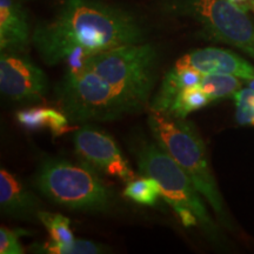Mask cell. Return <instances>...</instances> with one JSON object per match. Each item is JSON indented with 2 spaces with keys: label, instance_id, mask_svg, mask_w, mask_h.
Returning a JSON list of instances; mask_svg holds the SVG:
<instances>
[{
  "label": "cell",
  "instance_id": "obj_16",
  "mask_svg": "<svg viewBox=\"0 0 254 254\" xmlns=\"http://www.w3.org/2000/svg\"><path fill=\"white\" fill-rule=\"evenodd\" d=\"M209 103L212 101L207 94L199 87L198 84H195L179 92L168 114L176 118L186 119L189 114L204 109Z\"/></svg>",
  "mask_w": 254,
  "mask_h": 254
},
{
  "label": "cell",
  "instance_id": "obj_19",
  "mask_svg": "<svg viewBox=\"0 0 254 254\" xmlns=\"http://www.w3.org/2000/svg\"><path fill=\"white\" fill-rule=\"evenodd\" d=\"M38 219L46 228L50 240L60 244H71L75 240L71 230V220L65 215L59 213L40 211Z\"/></svg>",
  "mask_w": 254,
  "mask_h": 254
},
{
  "label": "cell",
  "instance_id": "obj_25",
  "mask_svg": "<svg viewBox=\"0 0 254 254\" xmlns=\"http://www.w3.org/2000/svg\"><path fill=\"white\" fill-rule=\"evenodd\" d=\"M21 1H25V0H21Z\"/></svg>",
  "mask_w": 254,
  "mask_h": 254
},
{
  "label": "cell",
  "instance_id": "obj_8",
  "mask_svg": "<svg viewBox=\"0 0 254 254\" xmlns=\"http://www.w3.org/2000/svg\"><path fill=\"white\" fill-rule=\"evenodd\" d=\"M75 153L84 163L98 172L129 183L135 178L134 171L114 139L101 129L84 125L72 135Z\"/></svg>",
  "mask_w": 254,
  "mask_h": 254
},
{
  "label": "cell",
  "instance_id": "obj_15",
  "mask_svg": "<svg viewBox=\"0 0 254 254\" xmlns=\"http://www.w3.org/2000/svg\"><path fill=\"white\" fill-rule=\"evenodd\" d=\"M241 79L231 74L205 73L198 82L199 87L207 94L211 101L233 97L241 88Z\"/></svg>",
  "mask_w": 254,
  "mask_h": 254
},
{
  "label": "cell",
  "instance_id": "obj_3",
  "mask_svg": "<svg viewBox=\"0 0 254 254\" xmlns=\"http://www.w3.org/2000/svg\"><path fill=\"white\" fill-rule=\"evenodd\" d=\"M34 186L57 205L80 212L105 213L113 205V192L98 171L86 163L49 158L40 164Z\"/></svg>",
  "mask_w": 254,
  "mask_h": 254
},
{
  "label": "cell",
  "instance_id": "obj_20",
  "mask_svg": "<svg viewBox=\"0 0 254 254\" xmlns=\"http://www.w3.org/2000/svg\"><path fill=\"white\" fill-rule=\"evenodd\" d=\"M236 103V120L241 126H254V90L243 88L233 95Z\"/></svg>",
  "mask_w": 254,
  "mask_h": 254
},
{
  "label": "cell",
  "instance_id": "obj_22",
  "mask_svg": "<svg viewBox=\"0 0 254 254\" xmlns=\"http://www.w3.org/2000/svg\"><path fill=\"white\" fill-rule=\"evenodd\" d=\"M231 1L237 4L238 6H240V7L245 9V11H252L253 9L252 0H231Z\"/></svg>",
  "mask_w": 254,
  "mask_h": 254
},
{
  "label": "cell",
  "instance_id": "obj_1",
  "mask_svg": "<svg viewBox=\"0 0 254 254\" xmlns=\"http://www.w3.org/2000/svg\"><path fill=\"white\" fill-rule=\"evenodd\" d=\"M138 18L101 0H64L50 19L32 31V44L46 65L74 68L90 57L116 47L145 43Z\"/></svg>",
  "mask_w": 254,
  "mask_h": 254
},
{
  "label": "cell",
  "instance_id": "obj_5",
  "mask_svg": "<svg viewBox=\"0 0 254 254\" xmlns=\"http://www.w3.org/2000/svg\"><path fill=\"white\" fill-rule=\"evenodd\" d=\"M56 93L59 109L71 123L110 122L138 111L105 79L87 68L67 69Z\"/></svg>",
  "mask_w": 254,
  "mask_h": 254
},
{
  "label": "cell",
  "instance_id": "obj_18",
  "mask_svg": "<svg viewBox=\"0 0 254 254\" xmlns=\"http://www.w3.org/2000/svg\"><path fill=\"white\" fill-rule=\"evenodd\" d=\"M36 252L49 254H98L107 252V247L93 240L75 239L71 244L49 240L36 247Z\"/></svg>",
  "mask_w": 254,
  "mask_h": 254
},
{
  "label": "cell",
  "instance_id": "obj_10",
  "mask_svg": "<svg viewBox=\"0 0 254 254\" xmlns=\"http://www.w3.org/2000/svg\"><path fill=\"white\" fill-rule=\"evenodd\" d=\"M177 68H190L205 73L231 74L241 80L254 78V66L232 51L219 47H204L190 51L174 64Z\"/></svg>",
  "mask_w": 254,
  "mask_h": 254
},
{
  "label": "cell",
  "instance_id": "obj_14",
  "mask_svg": "<svg viewBox=\"0 0 254 254\" xmlns=\"http://www.w3.org/2000/svg\"><path fill=\"white\" fill-rule=\"evenodd\" d=\"M15 119L24 128L31 131L49 129L53 136H60L71 132L69 119L62 110L46 106H33L30 109L19 110Z\"/></svg>",
  "mask_w": 254,
  "mask_h": 254
},
{
  "label": "cell",
  "instance_id": "obj_24",
  "mask_svg": "<svg viewBox=\"0 0 254 254\" xmlns=\"http://www.w3.org/2000/svg\"><path fill=\"white\" fill-rule=\"evenodd\" d=\"M252 4H253V9H252V11L254 12V0H252Z\"/></svg>",
  "mask_w": 254,
  "mask_h": 254
},
{
  "label": "cell",
  "instance_id": "obj_17",
  "mask_svg": "<svg viewBox=\"0 0 254 254\" xmlns=\"http://www.w3.org/2000/svg\"><path fill=\"white\" fill-rule=\"evenodd\" d=\"M123 194L136 204L153 206L161 195V189L153 178L141 176V178H134L127 183Z\"/></svg>",
  "mask_w": 254,
  "mask_h": 254
},
{
  "label": "cell",
  "instance_id": "obj_2",
  "mask_svg": "<svg viewBox=\"0 0 254 254\" xmlns=\"http://www.w3.org/2000/svg\"><path fill=\"white\" fill-rule=\"evenodd\" d=\"M147 124L154 140L185 171L222 225L231 228L224 200L209 166L206 146L193 123L151 111Z\"/></svg>",
  "mask_w": 254,
  "mask_h": 254
},
{
  "label": "cell",
  "instance_id": "obj_21",
  "mask_svg": "<svg viewBox=\"0 0 254 254\" xmlns=\"http://www.w3.org/2000/svg\"><path fill=\"white\" fill-rule=\"evenodd\" d=\"M27 234L25 230H12L6 226L0 227V253L1 254H23L24 247L21 246V236Z\"/></svg>",
  "mask_w": 254,
  "mask_h": 254
},
{
  "label": "cell",
  "instance_id": "obj_13",
  "mask_svg": "<svg viewBox=\"0 0 254 254\" xmlns=\"http://www.w3.org/2000/svg\"><path fill=\"white\" fill-rule=\"evenodd\" d=\"M202 73L190 68L173 67L165 74L161 86L151 104L152 112L168 114L179 92L187 86L198 84Z\"/></svg>",
  "mask_w": 254,
  "mask_h": 254
},
{
  "label": "cell",
  "instance_id": "obj_12",
  "mask_svg": "<svg viewBox=\"0 0 254 254\" xmlns=\"http://www.w3.org/2000/svg\"><path fill=\"white\" fill-rule=\"evenodd\" d=\"M21 0H0V50L26 53L32 43L28 15Z\"/></svg>",
  "mask_w": 254,
  "mask_h": 254
},
{
  "label": "cell",
  "instance_id": "obj_6",
  "mask_svg": "<svg viewBox=\"0 0 254 254\" xmlns=\"http://www.w3.org/2000/svg\"><path fill=\"white\" fill-rule=\"evenodd\" d=\"M131 151L138 165L139 173L157 180L161 189V195H164L168 204L172 207L184 206L190 208L205 233L212 240H218V227L209 217L207 208L202 202V195L180 165L155 140L138 139L132 144Z\"/></svg>",
  "mask_w": 254,
  "mask_h": 254
},
{
  "label": "cell",
  "instance_id": "obj_9",
  "mask_svg": "<svg viewBox=\"0 0 254 254\" xmlns=\"http://www.w3.org/2000/svg\"><path fill=\"white\" fill-rule=\"evenodd\" d=\"M0 91L14 103L37 104L47 94L49 80L45 72L24 53L1 52Z\"/></svg>",
  "mask_w": 254,
  "mask_h": 254
},
{
  "label": "cell",
  "instance_id": "obj_23",
  "mask_svg": "<svg viewBox=\"0 0 254 254\" xmlns=\"http://www.w3.org/2000/svg\"><path fill=\"white\" fill-rule=\"evenodd\" d=\"M247 85H249L250 88H252V90H254V78L251 79V80H247Z\"/></svg>",
  "mask_w": 254,
  "mask_h": 254
},
{
  "label": "cell",
  "instance_id": "obj_7",
  "mask_svg": "<svg viewBox=\"0 0 254 254\" xmlns=\"http://www.w3.org/2000/svg\"><path fill=\"white\" fill-rule=\"evenodd\" d=\"M171 13L190 18L208 39L226 44L254 59V23L231 0H170Z\"/></svg>",
  "mask_w": 254,
  "mask_h": 254
},
{
  "label": "cell",
  "instance_id": "obj_4",
  "mask_svg": "<svg viewBox=\"0 0 254 254\" xmlns=\"http://www.w3.org/2000/svg\"><path fill=\"white\" fill-rule=\"evenodd\" d=\"M157 57L155 47L145 41L104 51L74 68L95 72L139 111L147 104L153 90Z\"/></svg>",
  "mask_w": 254,
  "mask_h": 254
},
{
  "label": "cell",
  "instance_id": "obj_11",
  "mask_svg": "<svg viewBox=\"0 0 254 254\" xmlns=\"http://www.w3.org/2000/svg\"><path fill=\"white\" fill-rule=\"evenodd\" d=\"M0 207L7 217L19 220L39 221L41 201L15 174L0 170Z\"/></svg>",
  "mask_w": 254,
  "mask_h": 254
}]
</instances>
